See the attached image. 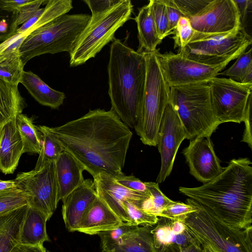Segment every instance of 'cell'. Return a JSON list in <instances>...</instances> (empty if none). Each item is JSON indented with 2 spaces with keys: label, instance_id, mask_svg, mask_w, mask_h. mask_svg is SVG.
I'll list each match as a JSON object with an SVG mask.
<instances>
[{
  "label": "cell",
  "instance_id": "1",
  "mask_svg": "<svg viewBox=\"0 0 252 252\" xmlns=\"http://www.w3.org/2000/svg\"><path fill=\"white\" fill-rule=\"evenodd\" d=\"M47 128L93 177L123 174L132 132L112 109L90 110L79 118Z\"/></svg>",
  "mask_w": 252,
  "mask_h": 252
},
{
  "label": "cell",
  "instance_id": "2",
  "mask_svg": "<svg viewBox=\"0 0 252 252\" xmlns=\"http://www.w3.org/2000/svg\"><path fill=\"white\" fill-rule=\"evenodd\" d=\"M252 165L247 158L232 159L211 181L198 187H180L179 190L231 228L252 227Z\"/></svg>",
  "mask_w": 252,
  "mask_h": 252
},
{
  "label": "cell",
  "instance_id": "3",
  "mask_svg": "<svg viewBox=\"0 0 252 252\" xmlns=\"http://www.w3.org/2000/svg\"><path fill=\"white\" fill-rule=\"evenodd\" d=\"M146 62L138 52L115 38L107 67L108 94L112 109L128 127L134 128L144 97Z\"/></svg>",
  "mask_w": 252,
  "mask_h": 252
},
{
  "label": "cell",
  "instance_id": "4",
  "mask_svg": "<svg viewBox=\"0 0 252 252\" xmlns=\"http://www.w3.org/2000/svg\"><path fill=\"white\" fill-rule=\"evenodd\" d=\"M91 16L87 14H64L45 24L37 21L26 31L19 52L24 65L33 58L46 54L71 52Z\"/></svg>",
  "mask_w": 252,
  "mask_h": 252
},
{
  "label": "cell",
  "instance_id": "5",
  "mask_svg": "<svg viewBox=\"0 0 252 252\" xmlns=\"http://www.w3.org/2000/svg\"><path fill=\"white\" fill-rule=\"evenodd\" d=\"M171 102L185 129L187 139L211 136L221 124L212 108L207 82L170 87Z\"/></svg>",
  "mask_w": 252,
  "mask_h": 252
},
{
  "label": "cell",
  "instance_id": "6",
  "mask_svg": "<svg viewBox=\"0 0 252 252\" xmlns=\"http://www.w3.org/2000/svg\"><path fill=\"white\" fill-rule=\"evenodd\" d=\"M144 53L146 62V77L144 97L134 127L142 142L156 146L161 118L170 100V87L155 54Z\"/></svg>",
  "mask_w": 252,
  "mask_h": 252
},
{
  "label": "cell",
  "instance_id": "7",
  "mask_svg": "<svg viewBox=\"0 0 252 252\" xmlns=\"http://www.w3.org/2000/svg\"><path fill=\"white\" fill-rule=\"evenodd\" d=\"M197 204L199 209L189 215L183 222L201 247L212 252H252V227L231 228Z\"/></svg>",
  "mask_w": 252,
  "mask_h": 252
},
{
  "label": "cell",
  "instance_id": "8",
  "mask_svg": "<svg viewBox=\"0 0 252 252\" xmlns=\"http://www.w3.org/2000/svg\"><path fill=\"white\" fill-rule=\"evenodd\" d=\"M133 4L130 0H121L114 7L91 19L77 39L69 54V64L74 67L94 58L115 38L116 31L130 18Z\"/></svg>",
  "mask_w": 252,
  "mask_h": 252
},
{
  "label": "cell",
  "instance_id": "9",
  "mask_svg": "<svg viewBox=\"0 0 252 252\" xmlns=\"http://www.w3.org/2000/svg\"><path fill=\"white\" fill-rule=\"evenodd\" d=\"M252 42V37L240 28L227 33L217 34H203L195 31L191 41L179 50L178 53L201 63L219 64L236 59Z\"/></svg>",
  "mask_w": 252,
  "mask_h": 252
},
{
  "label": "cell",
  "instance_id": "10",
  "mask_svg": "<svg viewBox=\"0 0 252 252\" xmlns=\"http://www.w3.org/2000/svg\"><path fill=\"white\" fill-rule=\"evenodd\" d=\"M207 83L213 112L220 123L243 122L249 100L252 97V84L217 77Z\"/></svg>",
  "mask_w": 252,
  "mask_h": 252
},
{
  "label": "cell",
  "instance_id": "11",
  "mask_svg": "<svg viewBox=\"0 0 252 252\" xmlns=\"http://www.w3.org/2000/svg\"><path fill=\"white\" fill-rule=\"evenodd\" d=\"M14 180L18 188L29 197V205L49 220L60 201L55 161L39 169L19 173Z\"/></svg>",
  "mask_w": 252,
  "mask_h": 252
},
{
  "label": "cell",
  "instance_id": "12",
  "mask_svg": "<svg viewBox=\"0 0 252 252\" xmlns=\"http://www.w3.org/2000/svg\"><path fill=\"white\" fill-rule=\"evenodd\" d=\"M155 54L169 87L207 82L216 77L232 61L208 65L189 59L179 53L161 54L157 49Z\"/></svg>",
  "mask_w": 252,
  "mask_h": 252
},
{
  "label": "cell",
  "instance_id": "13",
  "mask_svg": "<svg viewBox=\"0 0 252 252\" xmlns=\"http://www.w3.org/2000/svg\"><path fill=\"white\" fill-rule=\"evenodd\" d=\"M185 139V129L170 100L165 108L158 130L157 146L160 155L161 165L157 183L163 182L170 175L178 149Z\"/></svg>",
  "mask_w": 252,
  "mask_h": 252
},
{
  "label": "cell",
  "instance_id": "14",
  "mask_svg": "<svg viewBox=\"0 0 252 252\" xmlns=\"http://www.w3.org/2000/svg\"><path fill=\"white\" fill-rule=\"evenodd\" d=\"M189 19L193 29L203 34L227 33L240 28L239 12L233 0H212L199 15Z\"/></svg>",
  "mask_w": 252,
  "mask_h": 252
},
{
  "label": "cell",
  "instance_id": "15",
  "mask_svg": "<svg viewBox=\"0 0 252 252\" xmlns=\"http://www.w3.org/2000/svg\"><path fill=\"white\" fill-rule=\"evenodd\" d=\"M182 153L190 174L203 184L216 178L224 169L216 155L210 137L201 136L190 140Z\"/></svg>",
  "mask_w": 252,
  "mask_h": 252
},
{
  "label": "cell",
  "instance_id": "16",
  "mask_svg": "<svg viewBox=\"0 0 252 252\" xmlns=\"http://www.w3.org/2000/svg\"><path fill=\"white\" fill-rule=\"evenodd\" d=\"M94 178L97 196L124 222L129 223V219L124 202L128 201L140 207L141 203L150 195L129 189L120 185L113 177L100 174Z\"/></svg>",
  "mask_w": 252,
  "mask_h": 252
},
{
  "label": "cell",
  "instance_id": "17",
  "mask_svg": "<svg viewBox=\"0 0 252 252\" xmlns=\"http://www.w3.org/2000/svg\"><path fill=\"white\" fill-rule=\"evenodd\" d=\"M97 197L94 181L87 179L62 200L63 218L68 231H76L85 211Z\"/></svg>",
  "mask_w": 252,
  "mask_h": 252
},
{
  "label": "cell",
  "instance_id": "18",
  "mask_svg": "<svg viewBox=\"0 0 252 252\" xmlns=\"http://www.w3.org/2000/svg\"><path fill=\"white\" fill-rule=\"evenodd\" d=\"M124 223L97 196L85 211L76 231L91 235H98L116 228Z\"/></svg>",
  "mask_w": 252,
  "mask_h": 252
},
{
  "label": "cell",
  "instance_id": "19",
  "mask_svg": "<svg viewBox=\"0 0 252 252\" xmlns=\"http://www.w3.org/2000/svg\"><path fill=\"white\" fill-rule=\"evenodd\" d=\"M27 35L16 32L0 43V78L9 84L18 85L21 79L25 65L19 48Z\"/></svg>",
  "mask_w": 252,
  "mask_h": 252
},
{
  "label": "cell",
  "instance_id": "20",
  "mask_svg": "<svg viewBox=\"0 0 252 252\" xmlns=\"http://www.w3.org/2000/svg\"><path fill=\"white\" fill-rule=\"evenodd\" d=\"M16 120L8 122L0 129V171L4 174L14 173L23 154Z\"/></svg>",
  "mask_w": 252,
  "mask_h": 252
},
{
  "label": "cell",
  "instance_id": "21",
  "mask_svg": "<svg viewBox=\"0 0 252 252\" xmlns=\"http://www.w3.org/2000/svg\"><path fill=\"white\" fill-rule=\"evenodd\" d=\"M56 178L59 199L63 200L81 185L85 179L84 168L68 152L63 151L55 161Z\"/></svg>",
  "mask_w": 252,
  "mask_h": 252
},
{
  "label": "cell",
  "instance_id": "22",
  "mask_svg": "<svg viewBox=\"0 0 252 252\" xmlns=\"http://www.w3.org/2000/svg\"><path fill=\"white\" fill-rule=\"evenodd\" d=\"M154 246L157 252H179L189 245L197 242L187 229L182 233L174 231L171 225V220L158 217L157 224L152 227Z\"/></svg>",
  "mask_w": 252,
  "mask_h": 252
},
{
  "label": "cell",
  "instance_id": "23",
  "mask_svg": "<svg viewBox=\"0 0 252 252\" xmlns=\"http://www.w3.org/2000/svg\"><path fill=\"white\" fill-rule=\"evenodd\" d=\"M20 83L38 102L52 109L59 108L65 98L63 92L51 88L31 71H23Z\"/></svg>",
  "mask_w": 252,
  "mask_h": 252
},
{
  "label": "cell",
  "instance_id": "24",
  "mask_svg": "<svg viewBox=\"0 0 252 252\" xmlns=\"http://www.w3.org/2000/svg\"><path fill=\"white\" fill-rule=\"evenodd\" d=\"M152 227L133 226L116 245L101 252H157L151 232Z\"/></svg>",
  "mask_w": 252,
  "mask_h": 252
},
{
  "label": "cell",
  "instance_id": "25",
  "mask_svg": "<svg viewBox=\"0 0 252 252\" xmlns=\"http://www.w3.org/2000/svg\"><path fill=\"white\" fill-rule=\"evenodd\" d=\"M137 24L139 47L138 52H152L162 40L158 35L152 12V4L142 7L134 18Z\"/></svg>",
  "mask_w": 252,
  "mask_h": 252
},
{
  "label": "cell",
  "instance_id": "26",
  "mask_svg": "<svg viewBox=\"0 0 252 252\" xmlns=\"http://www.w3.org/2000/svg\"><path fill=\"white\" fill-rule=\"evenodd\" d=\"M29 205L0 218V252H9L20 243L21 232Z\"/></svg>",
  "mask_w": 252,
  "mask_h": 252
},
{
  "label": "cell",
  "instance_id": "27",
  "mask_svg": "<svg viewBox=\"0 0 252 252\" xmlns=\"http://www.w3.org/2000/svg\"><path fill=\"white\" fill-rule=\"evenodd\" d=\"M18 86L9 84L0 78V129L6 123L22 113L27 106Z\"/></svg>",
  "mask_w": 252,
  "mask_h": 252
},
{
  "label": "cell",
  "instance_id": "28",
  "mask_svg": "<svg viewBox=\"0 0 252 252\" xmlns=\"http://www.w3.org/2000/svg\"><path fill=\"white\" fill-rule=\"evenodd\" d=\"M48 218L29 206L22 226L20 243L30 245H43L50 240L46 231Z\"/></svg>",
  "mask_w": 252,
  "mask_h": 252
},
{
  "label": "cell",
  "instance_id": "29",
  "mask_svg": "<svg viewBox=\"0 0 252 252\" xmlns=\"http://www.w3.org/2000/svg\"><path fill=\"white\" fill-rule=\"evenodd\" d=\"M16 122L22 141L23 154L30 153L39 154L42 141L40 137V132L34 125L32 118L21 113L17 117Z\"/></svg>",
  "mask_w": 252,
  "mask_h": 252
},
{
  "label": "cell",
  "instance_id": "30",
  "mask_svg": "<svg viewBox=\"0 0 252 252\" xmlns=\"http://www.w3.org/2000/svg\"><path fill=\"white\" fill-rule=\"evenodd\" d=\"M42 136V147L34 169H39L48 163L55 161L63 150L60 143L49 132L45 126H37Z\"/></svg>",
  "mask_w": 252,
  "mask_h": 252
},
{
  "label": "cell",
  "instance_id": "31",
  "mask_svg": "<svg viewBox=\"0 0 252 252\" xmlns=\"http://www.w3.org/2000/svg\"><path fill=\"white\" fill-rule=\"evenodd\" d=\"M145 183L150 196L141 203L140 207L145 212L158 217L159 213L173 201L163 193L158 183L152 182Z\"/></svg>",
  "mask_w": 252,
  "mask_h": 252
},
{
  "label": "cell",
  "instance_id": "32",
  "mask_svg": "<svg viewBox=\"0 0 252 252\" xmlns=\"http://www.w3.org/2000/svg\"><path fill=\"white\" fill-rule=\"evenodd\" d=\"M29 205V197L20 189L0 193V218Z\"/></svg>",
  "mask_w": 252,
  "mask_h": 252
},
{
  "label": "cell",
  "instance_id": "33",
  "mask_svg": "<svg viewBox=\"0 0 252 252\" xmlns=\"http://www.w3.org/2000/svg\"><path fill=\"white\" fill-rule=\"evenodd\" d=\"M198 209L197 203L191 199H187V203L173 201L159 213L158 217L184 222L189 215Z\"/></svg>",
  "mask_w": 252,
  "mask_h": 252
},
{
  "label": "cell",
  "instance_id": "34",
  "mask_svg": "<svg viewBox=\"0 0 252 252\" xmlns=\"http://www.w3.org/2000/svg\"><path fill=\"white\" fill-rule=\"evenodd\" d=\"M252 52L250 48L248 51L242 52L229 68L219 74L242 83L247 73L252 70Z\"/></svg>",
  "mask_w": 252,
  "mask_h": 252
},
{
  "label": "cell",
  "instance_id": "35",
  "mask_svg": "<svg viewBox=\"0 0 252 252\" xmlns=\"http://www.w3.org/2000/svg\"><path fill=\"white\" fill-rule=\"evenodd\" d=\"M124 205L127 213L130 225L146 226L153 227L155 225L158 217L145 212L141 208L130 202L125 201Z\"/></svg>",
  "mask_w": 252,
  "mask_h": 252
},
{
  "label": "cell",
  "instance_id": "36",
  "mask_svg": "<svg viewBox=\"0 0 252 252\" xmlns=\"http://www.w3.org/2000/svg\"><path fill=\"white\" fill-rule=\"evenodd\" d=\"M152 12L159 38L169 35L166 6L162 0H151Z\"/></svg>",
  "mask_w": 252,
  "mask_h": 252
},
{
  "label": "cell",
  "instance_id": "37",
  "mask_svg": "<svg viewBox=\"0 0 252 252\" xmlns=\"http://www.w3.org/2000/svg\"><path fill=\"white\" fill-rule=\"evenodd\" d=\"M18 13L5 9L0 1V41H4L16 32Z\"/></svg>",
  "mask_w": 252,
  "mask_h": 252
},
{
  "label": "cell",
  "instance_id": "38",
  "mask_svg": "<svg viewBox=\"0 0 252 252\" xmlns=\"http://www.w3.org/2000/svg\"><path fill=\"white\" fill-rule=\"evenodd\" d=\"M194 32L189 18L181 17L173 32L175 48L179 47V50L183 49L191 41Z\"/></svg>",
  "mask_w": 252,
  "mask_h": 252
},
{
  "label": "cell",
  "instance_id": "39",
  "mask_svg": "<svg viewBox=\"0 0 252 252\" xmlns=\"http://www.w3.org/2000/svg\"><path fill=\"white\" fill-rule=\"evenodd\" d=\"M184 17L193 18L199 15L212 0H173Z\"/></svg>",
  "mask_w": 252,
  "mask_h": 252
},
{
  "label": "cell",
  "instance_id": "40",
  "mask_svg": "<svg viewBox=\"0 0 252 252\" xmlns=\"http://www.w3.org/2000/svg\"><path fill=\"white\" fill-rule=\"evenodd\" d=\"M133 225L125 222L120 226L99 234L101 251L109 248L118 244L123 235L129 230Z\"/></svg>",
  "mask_w": 252,
  "mask_h": 252
},
{
  "label": "cell",
  "instance_id": "41",
  "mask_svg": "<svg viewBox=\"0 0 252 252\" xmlns=\"http://www.w3.org/2000/svg\"><path fill=\"white\" fill-rule=\"evenodd\" d=\"M113 178L118 184L129 189L150 195L145 182L133 175H126L123 173Z\"/></svg>",
  "mask_w": 252,
  "mask_h": 252
},
{
  "label": "cell",
  "instance_id": "42",
  "mask_svg": "<svg viewBox=\"0 0 252 252\" xmlns=\"http://www.w3.org/2000/svg\"><path fill=\"white\" fill-rule=\"evenodd\" d=\"M48 0H34L29 3L23 6L18 11V14L16 20L17 27L23 24L26 21L32 18L36 13L40 6L44 2H47Z\"/></svg>",
  "mask_w": 252,
  "mask_h": 252
},
{
  "label": "cell",
  "instance_id": "43",
  "mask_svg": "<svg viewBox=\"0 0 252 252\" xmlns=\"http://www.w3.org/2000/svg\"><path fill=\"white\" fill-rule=\"evenodd\" d=\"M90 9L91 17H94L109 10L119 3L121 0H83Z\"/></svg>",
  "mask_w": 252,
  "mask_h": 252
},
{
  "label": "cell",
  "instance_id": "44",
  "mask_svg": "<svg viewBox=\"0 0 252 252\" xmlns=\"http://www.w3.org/2000/svg\"><path fill=\"white\" fill-rule=\"evenodd\" d=\"M233 0L237 6L239 12L240 29L243 32L247 34L246 29L248 25L249 17H251L252 15V0Z\"/></svg>",
  "mask_w": 252,
  "mask_h": 252
},
{
  "label": "cell",
  "instance_id": "45",
  "mask_svg": "<svg viewBox=\"0 0 252 252\" xmlns=\"http://www.w3.org/2000/svg\"><path fill=\"white\" fill-rule=\"evenodd\" d=\"M166 5L168 21V31L169 34H173L179 19L184 16L177 7L173 0H162Z\"/></svg>",
  "mask_w": 252,
  "mask_h": 252
},
{
  "label": "cell",
  "instance_id": "46",
  "mask_svg": "<svg viewBox=\"0 0 252 252\" xmlns=\"http://www.w3.org/2000/svg\"><path fill=\"white\" fill-rule=\"evenodd\" d=\"M243 122L245 123V126L241 141L246 143L250 148L252 149V97L249 100Z\"/></svg>",
  "mask_w": 252,
  "mask_h": 252
},
{
  "label": "cell",
  "instance_id": "47",
  "mask_svg": "<svg viewBox=\"0 0 252 252\" xmlns=\"http://www.w3.org/2000/svg\"><path fill=\"white\" fill-rule=\"evenodd\" d=\"M9 252H47L43 245H30L21 243L16 245Z\"/></svg>",
  "mask_w": 252,
  "mask_h": 252
},
{
  "label": "cell",
  "instance_id": "48",
  "mask_svg": "<svg viewBox=\"0 0 252 252\" xmlns=\"http://www.w3.org/2000/svg\"><path fill=\"white\" fill-rule=\"evenodd\" d=\"M3 7L6 10L18 13V11L23 6L30 2L32 0H0Z\"/></svg>",
  "mask_w": 252,
  "mask_h": 252
},
{
  "label": "cell",
  "instance_id": "49",
  "mask_svg": "<svg viewBox=\"0 0 252 252\" xmlns=\"http://www.w3.org/2000/svg\"><path fill=\"white\" fill-rule=\"evenodd\" d=\"M44 10V8L38 9L32 18L24 23L21 27L17 29L16 32L23 33L31 28L37 21L40 16L43 12Z\"/></svg>",
  "mask_w": 252,
  "mask_h": 252
},
{
  "label": "cell",
  "instance_id": "50",
  "mask_svg": "<svg viewBox=\"0 0 252 252\" xmlns=\"http://www.w3.org/2000/svg\"><path fill=\"white\" fill-rule=\"evenodd\" d=\"M18 189L15 180H2L0 179V193Z\"/></svg>",
  "mask_w": 252,
  "mask_h": 252
},
{
  "label": "cell",
  "instance_id": "51",
  "mask_svg": "<svg viewBox=\"0 0 252 252\" xmlns=\"http://www.w3.org/2000/svg\"><path fill=\"white\" fill-rule=\"evenodd\" d=\"M203 248L197 243L189 245L187 247L183 249L179 252H202Z\"/></svg>",
  "mask_w": 252,
  "mask_h": 252
},
{
  "label": "cell",
  "instance_id": "52",
  "mask_svg": "<svg viewBox=\"0 0 252 252\" xmlns=\"http://www.w3.org/2000/svg\"><path fill=\"white\" fill-rule=\"evenodd\" d=\"M202 252H212L206 248H203Z\"/></svg>",
  "mask_w": 252,
  "mask_h": 252
}]
</instances>
